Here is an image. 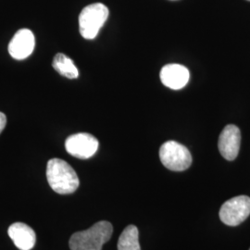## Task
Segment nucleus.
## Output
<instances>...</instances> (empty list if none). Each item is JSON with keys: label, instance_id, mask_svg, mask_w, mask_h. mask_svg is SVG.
<instances>
[{"label": "nucleus", "instance_id": "nucleus-8", "mask_svg": "<svg viewBox=\"0 0 250 250\" xmlns=\"http://www.w3.org/2000/svg\"><path fill=\"white\" fill-rule=\"evenodd\" d=\"M36 45V38L29 29H21L12 37L9 44V53L18 61L28 58L33 53Z\"/></svg>", "mask_w": 250, "mask_h": 250}, {"label": "nucleus", "instance_id": "nucleus-3", "mask_svg": "<svg viewBox=\"0 0 250 250\" xmlns=\"http://www.w3.org/2000/svg\"><path fill=\"white\" fill-rule=\"evenodd\" d=\"M108 9L102 3H94L81 11L79 30L84 39L96 38L108 17Z\"/></svg>", "mask_w": 250, "mask_h": 250}, {"label": "nucleus", "instance_id": "nucleus-12", "mask_svg": "<svg viewBox=\"0 0 250 250\" xmlns=\"http://www.w3.org/2000/svg\"><path fill=\"white\" fill-rule=\"evenodd\" d=\"M118 250H141L136 226L129 225L122 232L118 241Z\"/></svg>", "mask_w": 250, "mask_h": 250}, {"label": "nucleus", "instance_id": "nucleus-14", "mask_svg": "<svg viewBox=\"0 0 250 250\" xmlns=\"http://www.w3.org/2000/svg\"><path fill=\"white\" fill-rule=\"evenodd\" d=\"M248 1H250V0H248Z\"/></svg>", "mask_w": 250, "mask_h": 250}, {"label": "nucleus", "instance_id": "nucleus-1", "mask_svg": "<svg viewBox=\"0 0 250 250\" xmlns=\"http://www.w3.org/2000/svg\"><path fill=\"white\" fill-rule=\"evenodd\" d=\"M46 179L56 193L68 195L79 188L80 181L72 166L61 159H52L46 165Z\"/></svg>", "mask_w": 250, "mask_h": 250}, {"label": "nucleus", "instance_id": "nucleus-11", "mask_svg": "<svg viewBox=\"0 0 250 250\" xmlns=\"http://www.w3.org/2000/svg\"><path fill=\"white\" fill-rule=\"evenodd\" d=\"M52 66L61 75L68 79H75L79 75L78 69L72 60L64 54L58 53L54 57Z\"/></svg>", "mask_w": 250, "mask_h": 250}, {"label": "nucleus", "instance_id": "nucleus-10", "mask_svg": "<svg viewBox=\"0 0 250 250\" xmlns=\"http://www.w3.org/2000/svg\"><path fill=\"white\" fill-rule=\"evenodd\" d=\"M9 236L21 250H31L36 245V232L25 224L15 223L8 230Z\"/></svg>", "mask_w": 250, "mask_h": 250}, {"label": "nucleus", "instance_id": "nucleus-9", "mask_svg": "<svg viewBox=\"0 0 250 250\" xmlns=\"http://www.w3.org/2000/svg\"><path fill=\"white\" fill-rule=\"evenodd\" d=\"M189 71L180 64L165 65L161 71V83L172 90L184 88L189 81Z\"/></svg>", "mask_w": 250, "mask_h": 250}, {"label": "nucleus", "instance_id": "nucleus-6", "mask_svg": "<svg viewBox=\"0 0 250 250\" xmlns=\"http://www.w3.org/2000/svg\"><path fill=\"white\" fill-rule=\"evenodd\" d=\"M67 152L80 160H87L93 157L99 149L98 139L87 133L72 134L66 139Z\"/></svg>", "mask_w": 250, "mask_h": 250}, {"label": "nucleus", "instance_id": "nucleus-13", "mask_svg": "<svg viewBox=\"0 0 250 250\" xmlns=\"http://www.w3.org/2000/svg\"><path fill=\"white\" fill-rule=\"evenodd\" d=\"M6 125H7V117L4 113L0 112V134L5 129Z\"/></svg>", "mask_w": 250, "mask_h": 250}, {"label": "nucleus", "instance_id": "nucleus-7", "mask_svg": "<svg viewBox=\"0 0 250 250\" xmlns=\"http://www.w3.org/2000/svg\"><path fill=\"white\" fill-rule=\"evenodd\" d=\"M241 142V133L237 126L229 125L224 127L220 134L218 147L225 160L232 161L236 159Z\"/></svg>", "mask_w": 250, "mask_h": 250}, {"label": "nucleus", "instance_id": "nucleus-15", "mask_svg": "<svg viewBox=\"0 0 250 250\" xmlns=\"http://www.w3.org/2000/svg\"></svg>", "mask_w": 250, "mask_h": 250}, {"label": "nucleus", "instance_id": "nucleus-5", "mask_svg": "<svg viewBox=\"0 0 250 250\" xmlns=\"http://www.w3.org/2000/svg\"><path fill=\"white\" fill-rule=\"evenodd\" d=\"M250 215V197L239 196L227 200L220 209V219L228 226H237Z\"/></svg>", "mask_w": 250, "mask_h": 250}, {"label": "nucleus", "instance_id": "nucleus-4", "mask_svg": "<svg viewBox=\"0 0 250 250\" xmlns=\"http://www.w3.org/2000/svg\"><path fill=\"white\" fill-rule=\"evenodd\" d=\"M161 163L172 171L188 170L192 164V155L188 147L176 142L168 141L160 149Z\"/></svg>", "mask_w": 250, "mask_h": 250}, {"label": "nucleus", "instance_id": "nucleus-2", "mask_svg": "<svg viewBox=\"0 0 250 250\" xmlns=\"http://www.w3.org/2000/svg\"><path fill=\"white\" fill-rule=\"evenodd\" d=\"M113 232L112 224L107 221H100L89 229L73 233L69 246L72 250H102Z\"/></svg>", "mask_w": 250, "mask_h": 250}]
</instances>
